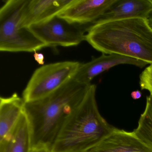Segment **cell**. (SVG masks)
Here are the masks:
<instances>
[{
	"mask_svg": "<svg viewBox=\"0 0 152 152\" xmlns=\"http://www.w3.org/2000/svg\"><path fill=\"white\" fill-rule=\"evenodd\" d=\"M89 85L72 78L46 96L25 102L32 148L45 146L50 149L62 126L83 100Z\"/></svg>",
	"mask_w": 152,
	"mask_h": 152,
	"instance_id": "6da1fadb",
	"label": "cell"
},
{
	"mask_svg": "<svg viewBox=\"0 0 152 152\" xmlns=\"http://www.w3.org/2000/svg\"><path fill=\"white\" fill-rule=\"evenodd\" d=\"M85 41L103 54H115L152 65V30L142 18L96 22Z\"/></svg>",
	"mask_w": 152,
	"mask_h": 152,
	"instance_id": "7a4b0ae2",
	"label": "cell"
},
{
	"mask_svg": "<svg viewBox=\"0 0 152 152\" xmlns=\"http://www.w3.org/2000/svg\"><path fill=\"white\" fill-rule=\"evenodd\" d=\"M95 84L89 85L83 100L62 126L50 152H87L115 129L100 114Z\"/></svg>",
	"mask_w": 152,
	"mask_h": 152,
	"instance_id": "3957f363",
	"label": "cell"
},
{
	"mask_svg": "<svg viewBox=\"0 0 152 152\" xmlns=\"http://www.w3.org/2000/svg\"><path fill=\"white\" fill-rule=\"evenodd\" d=\"M27 1L8 0L0 9V51L34 52L47 47L29 27L22 24Z\"/></svg>",
	"mask_w": 152,
	"mask_h": 152,
	"instance_id": "277c9868",
	"label": "cell"
},
{
	"mask_svg": "<svg viewBox=\"0 0 152 152\" xmlns=\"http://www.w3.org/2000/svg\"><path fill=\"white\" fill-rule=\"evenodd\" d=\"M79 62L63 61L45 65L35 70L23 93L25 102L46 96L73 78Z\"/></svg>",
	"mask_w": 152,
	"mask_h": 152,
	"instance_id": "5b68a950",
	"label": "cell"
},
{
	"mask_svg": "<svg viewBox=\"0 0 152 152\" xmlns=\"http://www.w3.org/2000/svg\"><path fill=\"white\" fill-rule=\"evenodd\" d=\"M91 25L74 23L57 15L29 28L47 47H69L77 46L85 41Z\"/></svg>",
	"mask_w": 152,
	"mask_h": 152,
	"instance_id": "8992f818",
	"label": "cell"
},
{
	"mask_svg": "<svg viewBox=\"0 0 152 152\" xmlns=\"http://www.w3.org/2000/svg\"><path fill=\"white\" fill-rule=\"evenodd\" d=\"M121 64L132 65L143 68L148 64L118 54H103L90 62L80 64L73 79L79 83L89 85L95 77L113 66Z\"/></svg>",
	"mask_w": 152,
	"mask_h": 152,
	"instance_id": "52a82bcc",
	"label": "cell"
},
{
	"mask_svg": "<svg viewBox=\"0 0 152 152\" xmlns=\"http://www.w3.org/2000/svg\"><path fill=\"white\" fill-rule=\"evenodd\" d=\"M116 0H74L58 16L81 25H92Z\"/></svg>",
	"mask_w": 152,
	"mask_h": 152,
	"instance_id": "ba28073f",
	"label": "cell"
},
{
	"mask_svg": "<svg viewBox=\"0 0 152 152\" xmlns=\"http://www.w3.org/2000/svg\"><path fill=\"white\" fill-rule=\"evenodd\" d=\"M74 0H27L23 10L22 24L29 27L58 15Z\"/></svg>",
	"mask_w": 152,
	"mask_h": 152,
	"instance_id": "9c48e42d",
	"label": "cell"
},
{
	"mask_svg": "<svg viewBox=\"0 0 152 152\" xmlns=\"http://www.w3.org/2000/svg\"><path fill=\"white\" fill-rule=\"evenodd\" d=\"M87 152H152L132 132L115 128Z\"/></svg>",
	"mask_w": 152,
	"mask_h": 152,
	"instance_id": "30bf717a",
	"label": "cell"
},
{
	"mask_svg": "<svg viewBox=\"0 0 152 152\" xmlns=\"http://www.w3.org/2000/svg\"><path fill=\"white\" fill-rule=\"evenodd\" d=\"M152 11L149 0H116L95 23L131 18L146 19Z\"/></svg>",
	"mask_w": 152,
	"mask_h": 152,
	"instance_id": "8fae6325",
	"label": "cell"
},
{
	"mask_svg": "<svg viewBox=\"0 0 152 152\" xmlns=\"http://www.w3.org/2000/svg\"><path fill=\"white\" fill-rule=\"evenodd\" d=\"M31 128L24 112L12 130L0 140V152H31Z\"/></svg>",
	"mask_w": 152,
	"mask_h": 152,
	"instance_id": "7c38bea8",
	"label": "cell"
},
{
	"mask_svg": "<svg viewBox=\"0 0 152 152\" xmlns=\"http://www.w3.org/2000/svg\"><path fill=\"white\" fill-rule=\"evenodd\" d=\"M25 101L15 93L9 97L0 98V140L16 125L25 112Z\"/></svg>",
	"mask_w": 152,
	"mask_h": 152,
	"instance_id": "4fadbf2b",
	"label": "cell"
},
{
	"mask_svg": "<svg viewBox=\"0 0 152 152\" xmlns=\"http://www.w3.org/2000/svg\"><path fill=\"white\" fill-rule=\"evenodd\" d=\"M133 132L139 139L152 150V96L147 97L144 113L140 115L138 125Z\"/></svg>",
	"mask_w": 152,
	"mask_h": 152,
	"instance_id": "5bb4252c",
	"label": "cell"
},
{
	"mask_svg": "<svg viewBox=\"0 0 152 152\" xmlns=\"http://www.w3.org/2000/svg\"><path fill=\"white\" fill-rule=\"evenodd\" d=\"M140 86L142 90H146L152 96V65L147 67L140 76Z\"/></svg>",
	"mask_w": 152,
	"mask_h": 152,
	"instance_id": "9a60e30c",
	"label": "cell"
},
{
	"mask_svg": "<svg viewBox=\"0 0 152 152\" xmlns=\"http://www.w3.org/2000/svg\"><path fill=\"white\" fill-rule=\"evenodd\" d=\"M34 59L40 65H43L44 64V55L42 53H38L37 51L34 52Z\"/></svg>",
	"mask_w": 152,
	"mask_h": 152,
	"instance_id": "2e32d148",
	"label": "cell"
},
{
	"mask_svg": "<svg viewBox=\"0 0 152 152\" xmlns=\"http://www.w3.org/2000/svg\"><path fill=\"white\" fill-rule=\"evenodd\" d=\"M31 152H50V149L49 148L45 146H40L32 148Z\"/></svg>",
	"mask_w": 152,
	"mask_h": 152,
	"instance_id": "e0dca14e",
	"label": "cell"
},
{
	"mask_svg": "<svg viewBox=\"0 0 152 152\" xmlns=\"http://www.w3.org/2000/svg\"><path fill=\"white\" fill-rule=\"evenodd\" d=\"M131 96L133 99H137L141 97L142 94L139 91H133L132 92Z\"/></svg>",
	"mask_w": 152,
	"mask_h": 152,
	"instance_id": "ac0fdd59",
	"label": "cell"
},
{
	"mask_svg": "<svg viewBox=\"0 0 152 152\" xmlns=\"http://www.w3.org/2000/svg\"><path fill=\"white\" fill-rule=\"evenodd\" d=\"M146 20L148 24L152 30V11L149 14V15L148 16Z\"/></svg>",
	"mask_w": 152,
	"mask_h": 152,
	"instance_id": "d6986e66",
	"label": "cell"
},
{
	"mask_svg": "<svg viewBox=\"0 0 152 152\" xmlns=\"http://www.w3.org/2000/svg\"><path fill=\"white\" fill-rule=\"evenodd\" d=\"M149 1L151 2V4H152V0H149Z\"/></svg>",
	"mask_w": 152,
	"mask_h": 152,
	"instance_id": "ffe728a7",
	"label": "cell"
}]
</instances>
